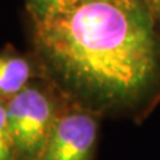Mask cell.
Here are the masks:
<instances>
[{"mask_svg": "<svg viewBox=\"0 0 160 160\" xmlns=\"http://www.w3.org/2000/svg\"><path fill=\"white\" fill-rule=\"evenodd\" d=\"M148 8V11L152 13V16L156 19L160 18V0H142Z\"/></svg>", "mask_w": 160, "mask_h": 160, "instance_id": "7", "label": "cell"}, {"mask_svg": "<svg viewBox=\"0 0 160 160\" xmlns=\"http://www.w3.org/2000/svg\"><path fill=\"white\" fill-rule=\"evenodd\" d=\"M0 160H15L6 103L0 102Z\"/></svg>", "mask_w": 160, "mask_h": 160, "instance_id": "6", "label": "cell"}, {"mask_svg": "<svg viewBox=\"0 0 160 160\" xmlns=\"http://www.w3.org/2000/svg\"><path fill=\"white\" fill-rule=\"evenodd\" d=\"M155 18L142 0H83L35 23L40 56L64 86L104 107L135 102L159 68Z\"/></svg>", "mask_w": 160, "mask_h": 160, "instance_id": "1", "label": "cell"}, {"mask_svg": "<svg viewBox=\"0 0 160 160\" xmlns=\"http://www.w3.org/2000/svg\"><path fill=\"white\" fill-rule=\"evenodd\" d=\"M33 78L32 63L18 53H0V102L7 103Z\"/></svg>", "mask_w": 160, "mask_h": 160, "instance_id": "4", "label": "cell"}, {"mask_svg": "<svg viewBox=\"0 0 160 160\" xmlns=\"http://www.w3.org/2000/svg\"><path fill=\"white\" fill-rule=\"evenodd\" d=\"M80 2L83 0H27V6L33 23H36Z\"/></svg>", "mask_w": 160, "mask_h": 160, "instance_id": "5", "label": "cell"}, {"mask_svg": "<svg viewBox=\"0 0 160 160\" xmlns=\"http://www.w3.org/2000/svg\"><path fill=\"white\" fill-rule=\"evenodd\" d=\"M98 119L86 109H62L38 160H92Z\"/></svg>", "mask_w": 160, "mask_h": 160, "instance_id": "3", "label": "cell"}, {"mask_svg": "<svg viewBox=\"0 0 160 160\" xmlns=\"http://www.w3.org/2000/svg\"><path fill=\"white\" fill-rule=\"evenodd\" d=\"M6 107L15 160H38L62 109L46 88L35 83L9 99Z\"/></svg>", "mask_w": 160, "mask_h": 160, "instance_id": "2", "label": "cell"}]
</instances>
